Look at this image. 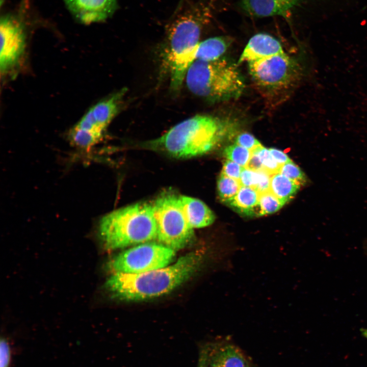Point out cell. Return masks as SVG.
I'll return each mask as SVG.
<instances>
[{
    "label": "cell",
    "instance_id": "obj_2",
    "mask_svg": "<svg viewBox=\"0 0 367 367\" xmlns=\"http://www.w3.org/2000/svg\"><path fill=\"white\" fill-rule=\"evenodd\" d=\"M224 132V126L218 118L197 115L178 123L162 136L148 142L147 145L173 157L188 159L212 150Z\"/></svg>",
    "mask_w": 367,
    "mask_h": 367
},
{
    "label": "cell",
    "instance_id": "obj_17",
    "mask_svg": "<svg viewBox=\"0 0 367 367\" xmlns=\"http://www.w3.org/2000/svg\"><path fill=\"white\" fill-rule=\"evenodd\" d=\"M259 196L255 189L241 186L235 197L227 204L241 214L257 216Z\"/></svg>",
    "mask_w": 367,
    "mask_h": 367
},
{
    "label": "cell",
    "instance_id": "obj_12",
    "mask_svg": "<svg viewBox=\"0 0 367 367\" xmlns=\"http://www.w3.org/2000/svg\"><path fill=\"white\" fill-rule=\"evenodd\" d=\"M302 0H241V7L247 14L255 17L286 16Z\"/></svg>",
    "mask_w": 367,
    "mask_h": 367
},
{
    "label": "cell",
    "instance_id": "obj_16",
    "mask_svg": "<svg viewBox=\"0 0 367 367\" xmlns=\"http://www.w3.org/2000/svg\"><path fill=\"white\" fill-rule=\"evenodd\" d=\"M231 41L228 37H215L199 42L196 49L195 60L212 61L220 59Z\"/></svg>",
    "mask_w": 367,
    "mask_h": 367
},
{
    "label": "cell",
    "instance_id": "obj_33",
    "mask_svg": "<svg viewBox=\"0 0 367 367\" xmlns=\"http://www.w3.org/2000/svg\"><path fill=\"white\" fill-rule=\"evenodd\" d=\"M360 331L363 336L367 338V329L362 328Z\"/></svg>",
    "mask_w": 367,
    "mask_h": 367
},
{
    "label": "cell",
    "instance_id": "obj_3",
    "mask_svg": "<svg viewBox=\"0 0 367 367\" xmlns=\"http://www.w3.org/2000/svg\"><path fill=\"white\" fill-rule=\"evenodd\" d=\"M98 232L108 250L156 240L157 227L152 204L137 203L106 215L99 222Z\"/></svg>",
    "mask_w": 367,
    "mask_h": 367
},
{
    "label": "cell",
    "instance_id": "obj_15",
    "mask_svg": "<svg viewBox=\"0 0 367 367\" xmlns=\"http://www.w3.org/2000/svg\"><path fill=\"white\" fill-rule=\"evenodd\" d=\"M126 91L127 89L123 88L90 109L96 122L104 130H106L120 110Z\"/></svg>",
    "mask_w": 367,
    "mask_h": 367
},
{
    "label": "cell",
    "instance_id": "obj_5",
    "mask_svg": "<svg viewBox=\"0 0 367 367\" xmlns=\"http://www.w3.org/2000/svg\"><path fill=\"white\" fill-rule=\"evenodd\" d=\"M201 25L200 14L190 9L177 17L167 31L165 58L174 92L180 90L189 68L195 61Z\"/></svg>",
    "mask_w": 367,
    "mask_h": 367
},
{
    "label": "cell",
    "instance_id": "obj_25",
    "mask_svg": "<svg viewBox=\"0 0 367 367\" xmlns=\"http://www.w3.org/2000/svg\"><path fill=\"white\" fill-rule=\"evenodd\" d=\"M272 174L264 169L255 170V179L253 188L259 193L270 191Z\"/></svg>",
    "mask_w": 367,
    "mask_h": 367
},
{
    "label": "cell",
    "instance_id": "obj_13",
    "mask_svg": "<svg viewBox=\"0 0 367 367\" xmlns=\"http://www.w3.org/2000/svg\"><path fill=\"white\" fill-rule=\"evenodd\" d=\"M206 367H249L241 350L231 344L208 346Z\"/></svg>",
    "mask_w": 367,
    "mask_h": 367
},
{
    "label": "cell",
    "instance_id": "obj_26",
    "mask_svg": "<svg viewBox=\"0 0 367 367\" xmlns=\"http://www.w3.org/2000/svg\"><path fill=\"white\" fill-rule=\"evenodd\" d=\"M0 354V367H10L12 348L9 339L5 336L1 337Z\"/></svg>",
    "mask_w": 367,
    "mask_h": 367
},
{
    "label": "cell",
    "instance_id": "obj_28",
    "mask_svg": "<svg viewBox=\"0 0 367 367\" xmlns=\"http://www.w3.org/2000/svg\"><path fill=\"white\" fill-rule=\"evenodd\" d=\"M236 144L252 151L261 145L260 143L253 135L244 133L238 135L235 139Z\"/></svg>",
    "mask_w": 367,
    "mask_h": 367
},
{
    "label": "cell",
    "instance_id": "obj_29",
    "mask_svg": "<svg viewBox=\"0 0 367 367\" xmlns=\"http://www.w3.org/2000/svg\"><path fill=\"white\" fill-rule=\"evenodd\" d=\"M255 179V170L244 167L241 172L239 181L243 186L253 188Z\"/></svg>",
    "mask_w": 367,
    "mask_h": 367
},
{
    "label": "cell",
    "instance_id": "obj_27",
    "mask_svg": "<svg viewBox=\"0 0 367 367\" xmlns=\"http://www.w3.org/2000/svg\"><path fill=\"white\" fill-rule=\"evenodd\" d=\"M243 168L239 164L227 160L223 164L221 173L227 177L239 180Z\"/></svg>",
    "mask_w": 367,
    "mask_h": 367
},
{
    "label": "cell",
    "instance_id": "obj_4",
    "mask_svg": "<svg viewBox=\"0 0 367 367\" xmlns=\"http://www.w3.org/2000/svg\"><path fill=\"white\" fill-rule=\"evenodd\" d=\"M185 81L192 93L212 102L238 98L245 88L244 78L237 66L223 58L195 60Z\"/></svg>",
    "mask_w": 367,
    "mask_h": 367
},
{
    "label": "cell",
    "instance_id": "obj_22",
    "mask_svg": "<svg viewBox=\"0 0 367 367\" xmlns=\"http://www.w3.org/2000/svg\"><path fill=\"white\" fill-rule=\"evenodd\" d=\"M224 156L243 167H246L252 155L248 149L236 143L226 147L224 150Z\"/></svg>",
    "mask_w": 367,
    "mask_h": 367
},
{
    "label": "cell",
    "instance_id": "obj_31",
    "mask_svg": "<svg viewBox=\"0 0 367 367\" xmlns=\"http://www.w3.org/2000/svg\"><path fill=\"white\" fill-rule=\"evenodd\" d=\"M246 167L254 170L263 169L262 164L258 157L256 154L252 152L251 156Z\"/></svg>",
    "mask_w": 367,
    "mask_h": 367
},
{
    "label": "cell",
    "instance_id": "obj_32",
    "mask_svg": "<svg viewBox=\"0 0 367 367\" xmlns=\"http://www.w3.org/2000/svg\"><path fill=\"white\" fill-rule=\"evenodd\" d=\"M208 346L203 347L200 350L197 367H206Z\"/></svg>",
    "mask_w": 367,
    "mask_h": 367
},
{
    "label": "cell",
    "instance_id": "obj_20",
    "mask_svg": "<svg viewBox=\"0 0 367 367\" xmlns=\"http://www.w3.org/2000/svg\"><path fill=\"white\" fill-rule=\"evenodd\" d=\"M241 186L239 180L221 173L217 181V191L220 199L227 204L235 197Z\"/></svg>",
    "mask_w": 367,
    "mask_h": 367
},
{
    "label": "cell",
    "instance_id": "obj_19",
    "mask_svg": "<svg viewBox=\"0 0 367 367\" xmlns=\"http://www.w3.org/2000/svg\"><path fill=\"white\" fill-rule=\"evenodd\" d=\"M103 136V134L99 133L82 129L74 125L69 130L68 139L73 146L81 149L89 150L98 143Z\"/></svg>",
    "mask_w": 367,
    "mask_h": 367
},
{
    "label": "cell",
    "instance_id": "obj_8",
    "mask_svg": "<svg viewBox=\"0 0 367 367\" xmlns=\"http://www.w3.org/2000/svg\"><path fill=\"white\" fill-rule=\"evenodd\" d=\"M248 64L254 82L266 90L289 88L300 75L299 65L284 52Z\"/></svg>",
    "mask_w": 367,
    "mask_h": 367
},
{
    "label": "cell",
    "instance_id": "obj_11",
    "mask_svg": "<svg viewBox=\"0 0 367 367\" xmlns=\"http://www.w3.org/2000/svg\"><path fill=\"white\" fill-rule=\"evenodd\" d=\"M284 53L280 43L272 36L258 33L252 36L242 52L238 64L248 63Z\"/></svg>",
    "mask_w": 367,
    "mask_h": 367
},
{
    "label": "cell",
    "instance_id": "obj_21",
    "mask_svg": "<svg viewBox=\"0 0 367 367\" xmlns=\"http://www.w3.org/2000/svg\"><path fill=\"white\" fill-rule=\"evenodd\" d=\"M285 204L270 191L259 193L257 216L274 213Z\"/></svg>",
    "mask_w": 367,
    "mask_h": 367
},
{
    "label": "cell",
    "instance_id": "obj_18",
    "mask_svg": "<svg viewBox=\"0 0 367 367\" xmlns=\"http://www.w3.org/2000/svg\"><path fill=\"white\" fill-rule=\"evenodd\" d=\"M300 185L278 172L272 175L270 191L285 203L297 193Z\"/></svg>",
    "mask_w": 367,
    "mask_h": 367
},
{
    "label": "cell",
    "instance_id": "obj_7",
    "mask_svg": "<svg viewBox=\"0 0 367 367\" xmlns=\"http://www.w3.org/2000/svg\"><path fill=\"white\" fill-rule=\"evenodd\" d=\"M175 256V250L168 247L147 242L115 255L108 261L107 267L112 273L138 274L168 266Z\"/></svg>",
    "mask_w": 367,
    "mask_h": 367
},
{
    "label": "cell",
    "instance_id": "obj_9",
    "mask_svg": "<svg viewBox=\"0 0 367 367\" xmlns=\"http://www.w3.org/2000/svg\"><path fill=\"white\" fill-rule=\"evenodd\" d=\"M0 70L7 75L20 64L26 46V33L23 24L12 14L2 16L0 21Z\"/></svg>",
    "mask_w": 367,
    "mask_h": 367
},
{
    "label": "cell",
    "instance_id": "obj_24",
    "mask_svg": "<svg viewBox=\"0 0 367 367\" xmlns=\"http://www.w3.org/2000/svg\"><path fill=\"white\" fill-rule=\"evenodd\" d=\"M279 172L300 185L306 182L307 179L305 174L292 161L281 166Z\"/></svg>",
    "mask_w": 367,
    "mask_h": 367
},
{
    "label": "cell",
    "instance_id": "obj_14",
    "mask_svg": "<svg viewBox=\"0 0 367 367\" xmlns=\"http://www.w3.org/2000/svg\"><path fill=\"white\" fill-rule=\"evenodd\" d=\"M179 197L185 217L192 228L204 227L214 222V214L203 202L186 196Z\"/></svg>",
    "mask_w": 367,
    "mask_h": 367
},
{
    "label": "cell",
    "instance_id": "obj_6",
    "mask_svg": "<svg viewBox=\"0 0 367 367\" xmlns=\"http://www.w3.org/2000/svg\"><path fill=\"white\" fill-rule=\"evenodd\" d=\"M180 196L165 192L152 203L159 242L174 250L183 249L193 241V228L188 223L181 205Z\"/></svg>",
    "mask_w": 367,
    "mask_h": 367
},
{
    "label": "cell",
    "instance_id": "obj_1",
    "mask_svg": "<svg viewBox=\"0 0 367 367\" xmlns=\"http://www.w3.org/2000/svg\"><path fill=\"white\" fill-rule=\"evenodd\" d=\"M203 256L191 252L174 264L138 274L112 273L104 284L115 299L123 301L147 300L172 292L189 279L199 269Z\"/></svg>",
    "mask_w": 367,
    "mask_h": 367
},
{
    "label": "cell",
    "instance_id": "obj_30",
    "mask_svg": "<svg viewBox=\"0 0 367 367\" xmlns=\"http://www.w3.org/2000/svg\"><path fill=\"white\" fill-rule=\"evenodd\" d=\"M269 149L274 159L280 166L292 161L287 155L282 151L274 148Z\"/></svg>",
    "mask_w": 367,
    "mask_h": 367
},
{
    "label": "cell",
    "instance_id": "obj_23",
    "mask_svg": "<svg viewBox=\"0 0 367 367\" xmlns=\"http://www.w3.org/2000/svg\"><path fill=\"white\" fill-rule=\"evenodd\" d=\"M251 151L258 157L263 169L272 175L279 172L281 166L274 159L269 149L264 147L261 145Z\"/></svg>",
    "mask_w": 367,
    "mask_h": 367
},
{
    "label": "cell",
    "instance_id": "obj_10",
    "mask_svg": "<svg viewBox=\"0 0 367 367\" xmlns=\"http://www.w3.org/2000/svg\"><path fill=\"white\" fill-rule=\"evenodd\" d=\"M75 19L84 24L105 21L118 8L116 0H64Z\"/></svg>",
    "mask_w": 367,
    "mask_h": 367
}]
</instances>
